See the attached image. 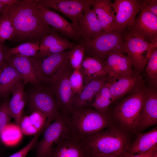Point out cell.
I'll return each instance as SVG.
<instances>
[{"instance_id": "30bf717a", "label": "cell", "mask_w": 157, "mask_h": 157, "mask_svg": "<svg viewBox=\"0 0 157 157\" xmlns=\"http://www.w3.org/2000/svg\"><path fill=\"white\" fill-rule=\"evenodd\" d=\"M38 4L63 14L72 22L77 32L78 19L91 7L92 0H35Z\"/></svg>"}, {"instance_id": "d6986e66", "label": "cell", "mask_w": 157, "mask_h": 157, "mask_svg": "<svg viewBox=\"0 0 157 157\" xmlns=\"http://www.w3.org/2000/svg\"><path fill=\"white\" fill-rule=\"evenodd\" d=\"M104 63L110 77L127 76L132 75L134 73L129 59L123 52H110Z\"/></svg>"}, {"instance_id": "5bb4252c", "label": "cell", "mask_w": 157, "mask_h": 157, "mask_svg": "<svg viewBox=\"0 0 157 157\" xmlns=\"http://www.w3.org/2000/svg\"><path fill=\"white\" fill-rule=\"evenodd\" d=\"M69 51L53 54L42 59L33 57L34 68L42 84H45L68 60Z\"/></svg>"}, {"instance_id": "7a4b0ae2", "label": "cell", "mask_w": 157, "mask_h": 157, "mask_svg": "<svg viewBox=\"0 0 157 157\" xmlns=\"http://www.w3.org/2000/svg\"><path fill=\"white\" fill-rule=\"evenodd\" d=\"M131 133L115 125L81 141L90 155L126 157L132 142Z\"/></svg>"}, {"instance_id": "484cf974", "label": "cell", "mask_w": 157, "mask_h": 157, "mask_svg": "<svg viewBox=\"0 0 157 157\" xmlns=\"http://www.w3.org/2000/svg\"><path fill=\"white\" fill-rule=\"evenodd\" d=\"M137 134L136 138L130 147L128 154L144 153L157 146V126L146 133Z\"/></svg>"}, {"instance_id": "603a6c76", "label": "cell", "mask_w": 157, "mask_h": 157, "mask_svg": "<svg viewBox=\"0 0 157 157\" xmlns=\"http://www.w3.org/2000/svg\"><path fill=\"white\" fill-rule=\"evenodd\" d=\"M24 81L19 82L11 90L10 92L12 97L8 102L11 117L14 119L17 125L19 127L23 119V112L27 101L24 90Z\"/></svg>"}, {"instance_id": "7c38bea8", "label": "cell", "mask_w": 157, "mask_h": 157, "mask_svg": "<svg viewBox=\"0 0 157 157\" xmlns=\"http://www.w3.org/2000/svg\"><path fill=\"white\" fill-rule=\"evenodd\" d=\"M107 82L113 102L127 94L136 93L144 88L145 81L140 73L134 72L131 76L118 78L110 77Z\"/></svg>"}, {"instance_id": "cb8c5ba5", "label": "cell", "mask_w": 157, "mask_h": 157, "mask_svg": "<svg viewBox=\"0 0 157 157\" xmlns=\"http://www.w3.org/2000/svg\"><path fill=\"white\" fill-rule=\"evenodd\" d=\"M79 70L83 76L84 84L92 79L108 76L104 61L85 54Z\"/></svg>"}, {"instance_id": "ffe728a7", "label": "cell", "mask_w": 157, "mask_h": 157, "mask_svg": "<svg viewBox=\"0 0 157 157\" xmlns=\"http://www.w3.org/2000/svg\"><path fill=\"white\" fill-rule=\"evenodd\" d=\"M6 61L14 68L25 81L35 87H39L42 85L35 70L33 57L8 55Z\"/></svg>"}, {"instance_id": "4316f807", "label": "cell", "mask_w": 157, "mask_h": 157, "mask_svg": "<svg viewBox=\"0 0 157 157\" xmlns=\"http://www.w3.org/2000/svg\"><path fill=\"white\" fill-rule=\"evenodd\" d=\"M107 81L103 84L89 106L104 113H110V106L113 103V97Z\"/></svg>"}, {"instance_id": "b9f144b4", "label": "cell", "mask_w": 157, "mask_h": 157, "mask_svg": "<svg viewBox=\"0 0 157 157\" xmlns=\"http://www.w3.org/2000/svg\"><path fill=\"white\" fill-rule=\"evenodd\" d=\"M7 6L0 1V14L3 13L4 10Z\"/></svg>"}, {"instance_id": "3957f363", "label": "cell", "mask_w": 157, "mask_h": 157, "mask_svg": "<svg viewBox=\"0 0 157 157\" xmlns=\"http://www.w3.org/2000/svg\"><path fill=\"white\" fill-rule=\"evenodd\" d=\"M115 125L110 113H103L90 106L74 110L70 115V135L81 141Z\"/></svg>"}, {"instance_id": "9c48e42d", "label": "cell", "mask_w": 157, "mask_h": 157, "mask_svg": "<svg viewBox=\"0 0 157 157\" xmlns=\"http://www.w3.org/2000/svg\"><path fill=\"white\" fill-rule=\"evenodd\" d=\"M32 90L28 99V107L32 112L38 111L47 118L46 127L61 114L53 95L45 85L42 84Z\"/></svg>"}, {"instance_id": "83f0119b", "label": "cell", "mask_w": 157, "mask_h": 157, "mask_svg": "<svg viewBox=\"0 0 157 157\" xmlns=\"http://www.w3.org/2000/svg\"><path fill=\"white\" fill-rule=\"evenodd\" d=\"M39 43L38 42H24L14 47L8 48V55L36 57L39 51Z\"/></svg>"}, {"instance_id": "d4e9b609", "label": "cell", "mask_w": 157, "mask_h": 157, "mask_svg": "<svg viewBox=\"0 0 157 157\" xmlns=\"http://www.w3.org/2000/svg\"><path fill=\"white\" fill-rule=\"evenodd\" d=\"M22 81L24 80L14 68L5 62L0 73V97L7 96L15 86Z\"/></svg>"}, {"instance_id": "ee69618b", "label": "cell", "mask_w": 157, "mask_h": 157, "mask_svg": "<svg viewBox=\"0 0 157 157\" xmlns=\"http://www.w3.org/2000/svg\"><path fill=\"white\" fill-rule=\"evenodd\" d=\"M3 65H0V73H1V71L2 69V68H3Z\"/></svg>"}, {"instance_id": "e575fe53", "label": "cell", "mask_w": 157, "mask_h": 157, "mask_svg": "<svg viewBox=\"0 0 157 157\" xmlns=\"http://www.w3.org/2000/svg\"><path fill=\"white\" fill-rule=\"evenodd\" d=\"M9 101H4L0 103V134L8 124L11 117L8 108Z\"/></svg>"}, {"instance_id": "60d3db41", "label": "cell", "mask_w": 157, "mask_h": 157, "mask_svg": "<svg viewBox=\"0 0 157 157\" xmlns=\"http://www.w3.org/2000/svg\"><path fill=\"white\" fill-rule=\"evenodd\" d=\"M88 157H116L109 155L90 154Z\"/></svg>"}, {"instance_id": "5b68a950", "label": "cell", "mask_w": 157, "mask_h": 157, "mask_svg": "<svg viewBox=\"0 0 157 157\" xmlns=\"http://www.w3.org/2000/svg\"><path fill=\"white\" fill-rule=\"evenodd\" d=\"M73 70L68 60L44 84L54 96L61 113L70 115L74 111L73 95L69 81Z\"/></svg>"}, {"instance_id": "4dcf8cb0", "label": "cell", "mask_w": 157, "mask_h": 157, "mask_svg": "<svg viewBox=\"0 0 157 157\" xmlns=\"http://www.w3.org/2000/svg\"><path fill=\"white\" fill-rule=\"evenodd\" d=\"M15 34L14 28L10 19L5 14H0V42L13 40Z\"/></svg>"}, {"instance_id": "52a82bcc", "label": "cell", "mask_w": 157, "mask_h": 157, "mask_svg": "<svg viewBox=\"0 0 157 157\" xmlns=\"http://www.w3.org/2000/svg\"><path fill=\"white\" fill-rule=\"evenodd\" d=\"M124 31L117 29L109 32L104 31L94 38L81 42L84 45L85 54L105 61L111 52H123Z\"/></svg>"}, {"instance_id": "d590c367", "label": "cell", "mask_w": 157, "mask_h": 157, "mask_svg": "<svg viewBox=\"0 0 157 157\" xmlns=\"http://www.w3.org/2000/svg\"><path fill=\"white\" fill-rule=\"evenodd\" d=\"M43 130L42 129L39 131L25 146L8 157H26L30 151L34 147L40 134Z\"/></svg>"}, {"instance_id": "6da1fadb", "label": "cell", "mask_w": 157, "mask_h": 157, "mask_svg": "<svg viewBox=\"0 0 157 157\" xmlns=\"http://www.w3.org/2000/svg\"><path fill=\"white\" fill-rule=\"evenodd\" d=\"M2 13L11 21L15 34L13 40L22 42L40 43L54 29L42 17L33 0H19L7 6Z\"/></svg>"}, {"instance_id": "74e56055", "label": "cell", "mask_w": 157, "mask_h": 157, "mask_svg": "<svg viewBox=\"0 0 157 157\" xmlns=\"http://www.w3.org/2000/svg\"><path fill=\"white\" fill-rule=\"evenodd\" d=\"M8 49L4 45V42H0V65H3L6 61L8 56Z\"/></svg>"}, {"instance_id": "1f68e13d", "label": "cell", "mask_w": 157, "mask_h": 157, "mask_svg": "<svg viewBox=\"0 0 157 157\" xmlns=\"http://www.w3.org/2000/svg\"><path fill=\"white\" fill-rule=\"evenodd\" d=\"M67 39L55 29L46 35L40 43L38 55L41 54L49 48L63 42Z\"/></svg>"}, {"instance_id": "277c9868", "label": "cell", "mask_w": 157, "mask_h": 157, "mask_svg": "<svg viewBox=\"0 0 157 157\" xmlns=\"http://www.w3.org/2000/svg\"><path fill=\"white\" fill-rule=\"evenodd\" d=\"M146 86L129 95L116 104L110 113L116 124L130 133H135L139 115L142 107Z\"/></svg>"}, {"instance_id": "f6af8a7d", "label": "cell", "mask_w": 157, "mask_h": 157, "mask_svg": "<svg viewBox=\"0 0 157 157\" xmlns=\"http://www.w3.org/2000/svg\"></svg>"}, {"instance_id": "f35d334b", "label": "cell", "mask_w": 157, "mask_h": 157, "mask_svg": "<svg viewBox=\"0 0 157 157\" xmlns=\"http://www.w3.org/2000/svg\"><path fill=\"white\" fill-rule=\"evenodd\" d=\"M156 150L157 146L152 147L145 152L135 154H128L126 157H152Z\"/></svg>"}, {"instance_id": "7402d4cb", "label": "cell", "mask_w": 157, "mask_h": 157, "mask_svg": "<svg viewBox=\"0 0 157 157\" xmlns=\"http://www.w3.org/2000/svg\"><path fill=\"white\" fill-rule=\"evenodd\" d=\"M91 7L96 14L104 32L116 29L115 16L110 0H92Z\"/></svg>"}, {"instance_id": "f1b7e54d", "label": "cell", "mask_w": 157, "mask_h": 157, "mask_svg": "<svg viewBox=\"0 0 157 157\" xmlns=\"http://www.w3.org/2000/svg\"><path fill=\"white\" fill-rule=\"evenodd\" d=\"M145 69L146 81L149 86L157 87V47L151 51Z\"/></svg>"}, {"instance_id": "2e32d148", "label": "cell", "mask_w": 157, "mask_h": 157, "mask_svg": "<svg viewBox=\"0 0 157 157\" xmlns=\"http://www.w3.org/2000/svg\"><path fill=\"white\" fill-rule=\"evenodd\" d=\"M36 3L42 17L48 25L63 37L72 40L76 43L79 42V38L72 23L56 11Z\"/></svg>"}, {"instance_id": "44dd1931", "label": "cell", "mask_w": 157, "mask_h": 157, "mask_svg": "<svg viewBox=\"0 0 157 157\" xmlns=\"http://www.w3.org/2000/svg\"><path fill=\"white\" fill-rule=\"evenodd\" d=\"M109 78L108 76L94 79L85 83L81 92L73 96L72 107L74 110L89 106L102 85Z\"/></svg>"}, {"instance_id": "f546056e", "label": "cell", "mask_w": 157, "mask_h": 157, "mask_svg": "<svg viewBox=\"0 0 157 157\" xmlns=\"http://www.w3.org/2000/svg\"><path fill=\"white\" fill-rule=\"evenodd\" d=\"M85 55L83 44L79 42L76 45L70 49L68 60L73 69H79Z\"/></svg>"}, {"instance_id": "d6a6232c", "label": "cell", "mask_w": 157, "mask_h": 157, "mask_svg": "<svg viewBox=\"0 0 157 157\" xmlns=\"http://www.w3.org/2000/svg\"><path fill=\"white\" fill-rule=\"evenodd\" d=\"M77 43L67 39L66 41L54 45L47 49L41 54L38 55L37 57L42 59L51 54L61 52L72 49Z\"/></svg>"}, {"instance_id": "ab89813d", "label": "cell", "mask_w": 157, "mask_h": 157, "mask_svg": "<svg viewBox=\"0 0 157 157\" xmlns=\"http://www.w3.org/2000/svg\"><path fill=\"white\" fill-rule=\"evenodd\" d=\"M0 1L6 6L13 5L18 3V0H0Z\"/></svg>"}, {"instance_id": "4fadbf2b", "label": "cell", "mask_w": 157, "mask_h": 157, "mask_svg": "<svg viewBox=\"0 0 157 157\" xmlns=\"http://www.w3.org/2000/svg\"><path fill=\"white\" fill-rule=\"evenodd\" d=\"M157 124V88L146 86L143 103L138 119L135 133L138 134Z\"/></svg>"}, {"instance_id": "e0dca14e", "label": "cell", "mask_w": 157, "mask_h": 157, "mask_svg": "<svg viewBox=\"0 0 157 157\" xmlns=\"http://www.w3.org/2000/svg\"><path fill=\"white\" fill-rule=\"evenodd\" d=\"M77 31L79 42H83L96 37L104 31L91 7L87 9L79 18Z\"/></svg>"}, {"instance_id": "9a60e30c", "label": "cell", "mask_w": 157, "mask_h": 157, "mask_svg": "<svg viewBox=\"0 0 157 157\" xmlns=\"http://www.w3.org/2000/svg\"><path fill=\"white\" fill-rule=\"evenodd\" d=\"M142 1V0H115L112 3L113 10L116 13L117 29L124 31L133 24L140 10Z\"/></svg>"}, {"instance_id": "ba28073f", "label": "cell", "mask_w": 157, "mask_h": 157, "mask_svg": "<svg viewBox=\"0 0 157 157\" xmlns=\"http://www.w3.org/2000/svg\"><path fill=\"white\" fill-rule=\"evenodd\" d=\"M123 36V51L127 54L133 68L140 73L146 65L152 50L157 47V42L149 43L126 30L124 31Z\"/></svg>"}, {"instance_id": "836d02e7", "label": "cell", "mask_w": 157, "mask_h": 157, "mask_svg": "<svg viewBox=\"0 0 157 157\" xmlns=\"http://www.w3.org/2000/svg\"><path fill=\"white\" fill-rule=\"evenodd\" d=\"M69 81L73 96L79 93L83 89L84 82L79 69H74L69 77Z\"/></svg>"}, {"instance_id": "8992f818", "label": "cell", "mask_w": 157, "mask_h": 157, "mask_svg": "<svg viewBox=\"0 0 157 157\" xmlns=\"http://www.w3.org/2000/svg\"><path fill=\"white\" fill-rule=\"evenodd\" d=\"M70 115L61 113L45 127L42 137L34 147L35 157H49L55 144L60 140L70 136Z\"/></svg>"}, {"instance_id": "ac0fdd59", "label": "cell", "mask_w": 157, "mask_h": 157, "mask_svg": "<svg viewBox=\"0 0 157 157\" xmlns=\"http://www.w3.org/2000/svg\"><path fill=\"white\" fill-rule=\"evenodd\" d=\"M89 155L81 141L69 136L55 144L49 157H88Z\"/></svg>"}, {"instance_id": "8fae6325", "label": "cell", "mask_w": 157, "mask_h": 157, "mask_svg": "<svg viewBox=\"0 0 157 157\" xmlns=\"http://www.w3.org/2000/svg\"><path fill=\"white\" fill-rule=\"evenodd\" d=\"M139 13L128 31L149 43L157 42V16L141 6Z\"/></svg>"}, {"instance_id": "8d00e7d4", "label": "cell", "mask_w": 157, "mask_h": 157, "mask_svg": "<svg viewBox=\"0 0 157 157\" xmlns=\"http://www.w3.org/2000/svg\"><path fill=\"white\" fill-rule=\"evenodd\" d=\"M141 6L157 16V0H142Z\"/></svg>"}, {"instance_id": "7bdbcfd3", "label": "cell", "mask_w": 157, "mask_h": 157, "mask_svg": "<svg viewBox=\"0 0 157 157\" xmlns=\"http://www.w3.org/2000/svg\"><path fill=\"white\" fill-rule=\"evenodd\" d=\"M152 157H157V150L155 151Z\"/></svg>"}]
</instances>
